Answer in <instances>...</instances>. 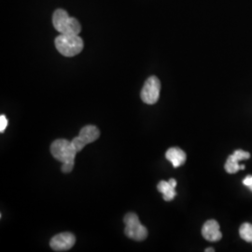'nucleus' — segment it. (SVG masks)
Wrapping results in <instances>:
<instances>
[{
	"instance_id": "obj_1",
	"label": "nucleus",
	"mask_w": 252,
	"mask_h": 252,
	"mask_svg": "<svg viewBox=\"0 0 252 252\" xmlns=\"http://www.w3.org/2000/svg\"><path fill=\"white\" fill-rule=\"evenodd\" d=\"M51 153L54 158L63 162L61 170L64 174L70 173L74 168L75 157L78 152L72 142L66 139H56L51 145Z\"/></svg>"
},
{
	"instance_id": "obj_2",
	"label": "nucleus",
	"mask_w": 252,
	"mask_h": 252,
	"mask_svg": "<svg viewBox=\"0 0 252 252\" xmlns=\"http://www.w3.org/2000/svg\"><path fill=\"white\" fill-rule=\"evenodd\" d=\"M54 27L63 35H79L81 27L77 19L69 17L68 13L62 9H56L53 16Z\"/></svg>"
},
{
	"instance_id": "obj_3",
	"label": "nucleus",
	"mask_w": 252,
	"mask_h": 252,
	"mask_svg": "<svg viewBox=\"0 0 252 252\" xmlns=\"http://www.w3.org/2000/svg\"><path fill=\"white\" fill-rule=\"evenodd\" d=\"M55 47L60 54L66 57H73L81 54L83 50V40L79 35H63L57 36L54 40Z\"/></svg>"
},
{
	"instance_id": "obj_4",
	"label": "nucleus",
	"mask_w": 252,
	"mask_h": 252,
	"mask_svg": "<svg viewBox=\"0 0 252 252\" xmlns=\"http://www.w3.org/2000/svg\"><path fill=\"white\" fill-rule=\"evenodd\" d=\"M124 221L126 223L125 233L126 236L135 241H143L148 236V230L143 224H141L138 216L135 213L126 214Z\"/></svg>"
},
{
	"instance_id": "obj_5",
	"label": "nucleus",
	"mask_w": 252,
	"mask_h": 252,
	"mask_svg": "<svg viewBox=\"0 0 252 252\" xmlns=\"http://www.w3.org/2000/svg\"><path fill=\"white\" fill-rule=\"evenodd\" d=\"M161 81L155 76H151L145 81L144 86L140 93V97L145 104L154 105L160 97Z\"/></svg>"
},
{
	"instance_id": "obj_6",
	"label": "nucleus",
	"mask_w": 252,
	"mask_h": 252,
	"mask_svg": "<svg viewBox=\"0 0 252 252\" xmlns=\"http://www.w3.org/2000/svg\"><path fill=\"white\" fill-rule=\"evenodd\" d=\"M76 242V237L71 233L56 234L51 239L50 246L54 252H66L70 250Z\"/></svg>"
},
{
	"instance_id": "obj_7",
	"label": "nucleus",
	"mask_w": 252,
	"mask_h": 252,
	"mask_svg": "<svg viewBox=\"0 0 252 252\" xmlns=\"http://www.w3.org/2000/svg\"><path fill=\"white\" fill-rule=\"evenodd\" d=\"M250 157H251V154L248 152L241 151V150L235 151L232 155L228 157L226 161L225 165H224L226 172L229 174H234L241 169H245V165H239L238 162L242 160H247Z\"/></svg>"
},
{
	"instance_id": "obj_8",
	"label": "nucleus",
	"mask_w": 252,
	"mask_h": 252,
	"mask_svg": "<svg viewBox=\"0 0 252 252\" xmlns=\"http://www.w3.org/2000/svg\"><path fill=\"white\" fill-rule=\"evenodd\" d=\"M202 235L203 237L211 242H217L220 241L222 237V234L220 230V225L215 220H209L202 228Z\"/></svg>"
},
{
	"instance_id": "obj_9",
	"label": "nucleus",
	"mask_w": 252,
	"mask_h": 252,
	"mask_svg": "<svg viewBox=\"0 0 252 252\" xmlns=\"http://www.w3.org/2000/svg\"><path fill=\"white\" fill-rule=\"evenodd\" d=\"M165 157L169 162H171L175 168L184 164L187 158L186 153L180 150V148H170L165 153Z\"/></svg>"
},
{
	"instance_id": "obj_10",
	"label": "nucleus",
	"mask_w": 252,
	"mask_h": 252,
	"mask_svg": "<svg viewBox=\"0 0 252 252\" xmlns=\"http://www.w3.org/2000/svg\"><path fill=\"white\" fill-rule=\"evenodd\" d=\"M79 136L85 144H90L100 136L99 129L94 126H84L80 132Z\"/></svg>"
},
{
	"instance_id": "obj_11",
	"label": "nucleus",
	"mask_w": 252,
	"mask_h": 252,
	"mask_svg": "<svg viewBox=\"0 0 252 252\" xmlns=\"http://www.w3.org/2000/svg\"><path fill=\"white\" fill-rule=\"evenodd\" d=\"M175 188L176 187L172 185L171 183L169 182V180L168 181L162 180L157 185V189H158L160 192H162V195H163L162 196L163 200L167 201V202L172 201L173 199L175 198V196L177 195V192L175 190Z\"/></svg>"
},
{
	"instance_id": "obj_12",
	"label": "nucleus",
	"mask_w": 252,
	"mask_h": 252,
	"mask_svg": "<svg viewBox=\"0 0 252 252\" xmlns=\"http://www.w3.org/2000/svg\"><path fill=\"white\" fill-rule=\"evenodd\" d=\"M239 234L241 238L246 242H252V224L251 223H243L240 226L239 229Z\"/></svg>"
},
{
	"instance_id": "obj_13",
	"label": "nucleus",
	"mask_w": 252,
	"mask_h": 252,
	"mask_svg": "<svg viewBox=\"0 0 252 252\" xmlns=\"http://www.w3.org/2000/svg\"><path fill=\"white\" fill-rule=\"evenodd\" d=\"M73 146H74V148H75V150L78 152V153H80L81 150L86 146V144L81 140V137L78 135V136H76L75 138H73L72 141Z\"/></svg>"
},
{
	"instance_id": "obj_14",
	"label": "nucleus",
	"mask_w": 252,
	"mask_h": 252,
	"mask_svg": "<svg viewBox=\"0 0 252 252\" xmlns=\"http://www.w3.org/2000/svg\"><path fill=\"white\" fill-rule=\"evenodd\" d=\"M8 124H9L8 119H7V117H6L5 115L2 114V115L0 116V132H1V133H4V132H5V130H6L7 126H8Z\"/></svg>"
},
{
	"instance_id": "obj_15",
	"label": "nucleus",
	"mask_w": 252,
	"mask_h": 252,
	"mask_svg": "<svg viewBox=\"0 0 252 252\" xmlns=\"http://www.w3.org/2000/svg\"><path fill=\"white\" fill-rule=\"evenodd\" d=\"M243 184L252 191V176H248L243 180Z\"/></svg>"
},
{
	"instance_id": "obj_16",
	"label": "nucleus",
	"mask_w": 252,
	"mask_h": 252,
	"mask_svg": "<svg viewBox=\"0 0 252 252\" xmlns=\"http://www.w3.org/2000/svg\"><path fill=\"white\" fill-rule=\"evenodd\" d=\"M206 252H214L215 251H214V249H212V248H208V249H206V251H205Z\"/></svg>"
}]
</instances>
